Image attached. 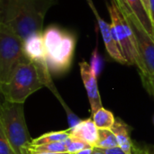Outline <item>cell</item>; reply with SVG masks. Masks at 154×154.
<instances>
[{"mask_svg": "<svg viewBox=\"0 0 154 154\" xmlns=\"http://www.w3.org/2000/svg\"><path fill=\"white\" fill-rule=\"evenodd\" d=\"M88 5L90 6L91 10L93 11L95 16H96V19L97 21V23H98V27H99V30H100V32L102 34V37H103V40H104V43H105V46H106V51L107 53L109 54V56L114 60H116V62L120 63V64H127V61L125 59L114 35H113V32H112V29H111V24L106 23L99 14H98V12L97 11L95 5H94V3L92 2V0H87Z\"/></svg>", "mask_w": 154, "mask_h": 154, "instance_id": "cell-8", "label": "cell"}, {"mask_svg": "<svg viewBox=\"0 0 154 154\" xmlns=\"http://www.w3.org/2000/svg\"><path fill=\"white\" fill-rule=\"evenodd\" d=\"M118 141L119 147L126 154H134V145L130 137L129 126L119 118H116L115 125L112 129Z\"/></svg>", "mask_w": 154, "mask_h": 154, "instance_id": "cell-12", "label": "cell"}, {"mask_svg": "<svg viewBox=\"0 0 154 154\" xmlns=\"http://www.w3.org/2000/svg\"><path fill=\"white\" fill-rule=\"evenodd\" d=\"M92 147L91 145L82 142V141H79V140H75V139H70L69 138V146H68V153L71 154H76L77 152L84 150V149H87V148H90Z\"/></svg>", "mask_w": 154, "mask_h": 154, "instance_id": "cell-17", "label": "cell"}, {"mask_svg": "<svg viewBox=\"0 0 154 154\" xmlns=\"http://www.w3.org/2000/svg\"><path fill=\"white\" fill-rule=\"evenodd\" d=\"M58 0H0V24L10 28L23 40L43 32V21Z\"/></svg>", "mask_w": 154, "mask_h": 154, "instance_id": "cell-1", "label": "cell"}, {"mask_svg": "<svg viewBox=\"0 0 154 154\" xmlns=\"http://www.w3.org/2000/svg\"><path fill=\"white\" fill-rule=\"evenodd\" d=\"M125 2L145 31L154 39V25L142 0H125Z\"/></svg>", "mask_w": 154, "mask_h": 154, "instance_id": "cell-11", "label": "cell"}, {"mask_svg": "<svg viewBox=\"0 0 154 154\" xmlns=\"http://www.w3.org/2000/svg\"><path fill=\"white\" fill-rule=\"evenodd\" d=\"M43 37L51 74L59 76L69 71L73 60L76 36L57 25H51L43 30Z\"/></svg>", "mask_w": 154, "mask_h": 154, "instance_id": "cell-2", "label": "cell"}, {"mask_svg": "<svg viewBox=\"0 0 154 154\" xmlns=\"http://www.w3.org/2000/svg\"><path fill=\"white\" fill-rule=\"evenodd\" d=\"M69 130L70 134V139L82 141L95 148V145L98 140L99 129L92 118L82 120L73 128H69Z\"/></svg>", "mask_w": 154, "mask_h": 154, "instance_id": "cell-10", "label": "cell"}, {"mask_svg": "<svg viewBox=\"0 0 154 154\" xmlns=\"http://www.w3.org/2000/svg\"><path fill=\"white\" fill-rule=\"evenodd\" d=\"M0 128L16 154H30V136L23 112V104L5 100L0 109Z\"/></svg>", "mask_w": 154, "mask_h": 154, "instance_id": "cell-3", "label": "cell"}, {"mask_svg": "<svg viewBox=\"0 0 154 154\" xmlns=\"http://www.w3.org/2000/svg\"><path fill=\"white\" fill-rule=\"evenodd\" d=\"M118 141L111 129H99L98 140L95 145L97 149H111L118 147Z\"/></svg>", "mask_w": 154, "mask_h": 154, "instance_id": "cell-15", "label": "cell"}, {"mask_svg": "<svg viewBox=\"0 0 154 154\" xmlns=\"http://www.w3.org/2000/svg\"><path fill=\"white\" fill-rule=\"evenodd\" d=\"M92 119L98 129H112L116 122L113 113L104 107L98 109L92 116Z\"/></svg>", "mask_w": 154, "mask_h": 154, "instance_id": "cell-14", "label": "cell"}, {"mask_svg": "<svg viewBox=\"0 0 154 154\" xmlns=\"http://www.w3.org/2000/svg\"><path fill=\"white\" fill-rule=\"evenodd\" d=\"M0 154H16L1 128H0Z\"/></svg>", "mask_w": 154, "mask_h": 154, "instance_id": "cell-18", "label": "cell"}, {"mask_svg": "<svg viewBox=\"0 0 154 154\" xmlns=\"http://www.w3.org/2000/svg\"><path fill=\"white\" fill-rule=\"evenodd\" d=\"M30 154H68V152H31Z\"/></svg>", "mask_w": 154, "mask_h": 154, "instance_id": "cell-25", "label": "cell"}, {"mask_svg": "<svg viewBox=\"0 0 154 154\" xmlns=\"http://www.w3.org/2000/svg\"><path fill=\"white\" fill-rule=\"evenodd\" d=\"M141 79H142L143 87L154 98V75L149 76V77H141Z\"/></svg>", "mask_w": 154, "mask_h": 154, "instance_id": "cell-19", "label": "cell"}, {"mask_svg": "<svg viewBox=\"0 0 154 154\" xmlns=\"http://www.w3.org/2000/svg\"><path fill=\"white\" fill-rule=\"evenodd\" d=\"M150 5V17L154 25V0H149Z\"/></svg>", "mask_w": 154, "mask_h": 154, "instance_id": "cell-21", "label": "cell"}, {"mask_svg": "<svg viewBox=\"0 0 154 154\" xmlns=\"http://www.w3.org/2000/svg\"><path fill=\"white\" fill-rule=\"evenodd\" d=\"M24 40L10 28L0 24V84L7 83L18 66L27 60Z\"/></svg>", "mask_w": 154, "mask_h": 154, "instance_id": "cell-5", "label": "cell"}, {"mask_svg": "<svg viewBox=\"0 0 154 154\" xmlns=\"http://www.w3.org/2000/svg\"><path fill=\"white\" fill-rule=\"evenodd\" d=\"M45 87L38 67L27 60L21 63L7 83L0 84L1 93L6 101L23 104L32 93Z\"/></svg>", "mask_w": 154, "mask_h": 154, "instance_id": "cell-4", "label": "cell"}, {"mask_svg": "<svg viewBox=\"0 0 154 154\" xmlns=\"http://www.w3.org/2000/svg\"><path fill=\"white\" fill-rule=\"evenodd\" d=\"M94 147H90V148H87V149H84L79 152H77L76 154H92L94 152Z\"/></svg>", "mask_w": 154, "mask_h": 154, "instance_id": "cell-23", "label": "cell"}, {"mask_svg": "<svg viewBox=\"0 0 154 154\" xmlns=\"http://www.w3.org/2000/svg\"><path fill=\"white\" fill-rule=\"evenodd\" d=\"M118 7L135 36L140 58V62L137 66L140 76L149 77L154 75V39L145 31L126 4L118 5Z\"/></svg>", "mask_w": 154, "mask_h": 154, "instance_id": "cell-6", "label": "cell"}, {"mask_svg": "<svg viewBox=\"0 0 154 154\" xmlns=\"http://www.w3.org/2000/svg\"><path fill=\"white\" fill-rule=\"evenodd\" d=\"M142 2H143V5H144L146 11H147L148 14L150 15V5H149V0H142Z\"/></svg>", "mask_w": 154, "mask_h": 154, "instance_id": "cell-24", "label": "cell"}, {"mask_svg": "<svg viewBox=\"0 0 154 154\" xmlns=\"http://www.w3.org/2000/svg\"><path fill=\"white\" fill-rule=\"evenodd\" d=\"M107 10L111 18V29L113 35L127 61L128 65H139L140 58L137 50V43L134 32L129 23L124 18L116 2L111 0Z\"/></svg>", "mask_w": 154, "mask_h": 154, "instance_id": "cell-7", "label": "cell"}, {"mask_svg": "<svg viewBox=\"0 0 154 154\" xmlns=\"http://www.w3.org/2000/svg\"><path fill=\"white\" fill-rule=\"evenodd\" d=\"M134 154H149L146 147L144 148H139V147H135L134 149Z\"/></svg>", "mask_w": 154, "mask_h": 154, "instance_id": "cell-22", "label": "cell"}, {"mask_svg": "<svg viewBox=\"0 0 154 154\" xmlns=\"http://www.w3.org/2000/svg\"><path fill=\"white\" fill-rule=\"evenodd\" d=\"M79 69H80L81 79L88 93V97L91 107V114L93 116L98 109L103 107L100 94L98 91V87H97V72L92 68V66L88 64L87 61L79 62Z\"/></svg>", "mask_w": 154, "mask_h": 154, "instance_id": "cell-9", "label": "cell"}, {"mask_svg": "<svg viewBox=\"0 0 154 154\" xmlns=\"http://www.w3.org/2000/svg\"><path fill=\"white\" fill-rule=\"evenodd\" d=\"M69 139L64 142L46 143L37 146H31L30 152H68Z\"/></svg>", "mask_w": 154, "mask_h": 154, "instance_id": "cell-16", "label": "cell"}, {"mask_svg": "<svg viewBox=\"0 0 154 154\" xmlns=\"http://www.w3.org/2000/svg\"><path fill=\"white\" fill-rule=\"evenodd\" d=\"M92 154H105L102 151H100L99 149H97V148H95L94 149V152H93V153Z\"/></svg>", "mask_w": 154, "mask_h": 154, "instance_id": "cell-27", "label": "cell"}, {"mask_svg": "<svg viewBox=\"0 0 154 154\" xmlns=\"http://www.w3.org/2000/svg\"><path fill=\"white\" fill-rule=\"evenodd\" d=\"M100 151H102L105 154H126L119 146L116 147V148H111V149H99Z\"/></svg>", "mask_w": 154, "mask_h": 154, "instance_id": "cell-20", "label": "cell"}, {"mask_svg": "<svg viewBox=\"0 0 154 154\" xmlns=\"http://www.w3.org/2000/svg\"><path fill=\"white\" fill-rule=\"evenodd\" d=\"M70 138L69 130H64V131H57V132H50L43 134L42 135L32 139V145L31 146H37L46 143H59V142H64Z\"/></svg>", "mask_w": 154, "mask_h": 154, "instance_id": "cell-13", "label": "cell"}, {"mask_svg": "<svg viewBox=\"0 0 154 154\" xmlns=\"http://www.w3.org/2000/svg\"><path fill=\"white\" fill-rule=\"evenodd\" d=\"M115 1L116 2V4H117L118 5H125V0H115Z\"/></svg>", "mask_w": 154, "mask_h": 154, "instance_id": "cell-28", "label": "cell"}, {"mask_svg": "<svg viewBox=\"0 0 154 154\" xmlns=\"http://www.w3.org/2000/svg\"><path fill=\"white\" fill-rule=\"evenodd\" d=\"M149 154H154V146H148L146 147Z\"/></svg>", "mask_w": 154, "mask_h": 154, "instance_id": "cell-26", "label": "cell"}, {"mask_svg": "<svg viewBox=\"0 0 154 154\" xmlns=\"http://www.w3.org/2000/svg\"><path fill=\"white\" fill-rule=\"evenodd\" d=\"M68 154H71V153H68Z\"/></svg>", "mask_w": 154, "mask_h": 154, "instance_id": "cell-29", "label": "cell"}]
</instances>
